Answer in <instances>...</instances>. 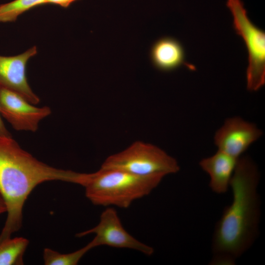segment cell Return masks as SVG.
I'll list each match as a JSON object with an SVG mask.
<instances>
[{
	"instance_id": "6da1fadb",
	"label": "cell",
	"mask_w": 265,
	"mask_h": 265,
	"mask_svg": "<svg viewBox=\"0 0 265 265\" xmlns=\"http://www.w3.org/2000/svg\"><path fill=\"white\" fill-rule=\"evenodd\" d=\"M259 181L254 162L247 156L239 157L230 182L233 200L214 231L212 265H234L256 239L260 216Z\"/></svg>"
},
{
	"instance_id": "7a4b0ae2",
	"label": "cell",
	"mask_w": 265,
	"mask_h": 265,
	"mask_svg": "<svg viewBox=\"0 0 265 265\" xmlns=\"http://www.w3.org/2000/svg\"><path fill=\"white\" fill-rule=\"evenodd\" d=\"M85 177V173L51 166L23 149L12 136H0V191L7 213L0 241L21 229L24 206L36 186L51 181L81 186Z\"/></svg>"
},
{
	"instance_id": "3957f363",
	"label": "cell",
	"mask_w": 265,
	"mask_h": 265,
	"mask_svg": "<svg viewBox=\"0 0 265 265\" xmlns=\"http://www.w3.org/2000/svg\"><path fill=\"white\" fill-rule=\"evenodd\" d=\"M162 174L138 176L114 169L88 173L83 186L86 197L95 205L127 208L149 194L159 184Z\"/></svg>"
},
{
	"instance_id": "277c9868",
	"label": "cell",
	"mask_w": 265,
	"mask_h": 265,
	"mask_svg": "<svg viewBox=\"0 0 265 265\" xmlns=\"http://www.w3.org/2000/svg\"><path fill=\"white\" fill-rule=\"evenodd\" d=\"M138 176L176 173L180 169L176 159L152 144L137 141L124 150L107 157L101 167Z\"/></svg>"
},
{
	"instance_id": "5b68a950",
	"label": "cell",
	"mask_w": 265,
	"mask_h": 265,
	"mask_svg": "<svg viewBox=\"0 0 265 265\" xmlns=\"http://www.w3.org/2000/svg\"><path fill=\"white\" fill-rule=\"evenodd\" d=\"M226 5L233 17L234 28L248 51L247 88L257 91L265 83V33L250 20L241 0H227Z\"/></svg>"
},
{
	"instance_id": "8992f818",
	"label": "cell",
	"mask_w": 265,
	"mask_h": 265,
	"mask_svg": "<svg viewBox=\"0 0 265 265\" xmlns=\"http://www.w3.org/2000/svg\"><path fill=\"white\" fill-rule=\"evenodd\" d=\"M94 234L90 241L93 247L107 245L119 248H128L137 250L150 256L154 253L153 247L134 238L124 228L116 211L113 208L106 209L100 216L98 224L88 230L79 233L77 237Z\"/></svg>"
},
{
	"instance_id": "52a82bcc",
	"label": "cell",
	"mask_w": 265,
	"mask_h": 265,
	"mask_svg": "<svg viewBox=\"0 0 265 265\" xmlns=\"http://www.w3.org/2000/svg\"><path fill=\"white\" fill-rule=\"evenodd\" d=\"M0 113L15 130L35 132L51 109L37 107L16 92L0 87Z\"/></svg>"
},
{
	"instance_id": "ba28073f",
	"label": "cell",
	"mask_w": 265,
	"mask_h": 265,
	"mask_svg": "<svg viewBox=\"0 0 265 265\" xmlns=\"http://www.w3.org/2000/svg\"><path fill=\"white\" fill-rule=\"evenodd\" d=\"M262 133L255 124L239 117H231L216 131L214 143L218 150L238 159Z\"/></svg>"
},
{
	"instance_id": "9c48e42d",
	"label": "cell",
	"mask_w": 265,
	"mask_h": 265,
	"mask_svg": "<svg viewBox=\"0 0 265 265\" xmlns=\"http://www.w3.org/2000/svg\"><path fill=\"white\" fill-rule=\"evenodd\" d=\"M37 53V48L33 46L18 55H0V87L16 92L34 105L40 99L28 83L26 67L28 60Z\"/></svg>"
},
{
	"instance_id": "30bf717a",
	"label": "cell",
	"mask_w": 265,
	"mask_h": 265,
	"mask_svg": "<svg viewBox=\"0 0 265 265\" xmlns=\"http://www.w3.org/2000/svg\"><path fill=\"white\" fill-rule=\"evenodd\" d=\"M238 160L218 150L213 155L200 161V167L210 177L209 186L214 192L223 194L228 191Z\"/></svg>"
},
{
	"instance_id": "8fae6325",
	"label": "cell",
	"mask_w": 265,
	"mask_h": 265,
	"mask_svg": "<svg viewBox=\"0 0 265 265\" xmlns=\"http://www.w3.org/2000/svg\"><path fill=\"white\" fill-rule=\"evenodd\" d=\"M150 56L156 68L162 71H170L186 64L182 45L171 37H163L157 41L152 47Z\"/></svg>"
},
{
	"instance_id": "7c38bea8",
	"label": "cell",
	"mask_w": 265,
	"mask_h": 265,
	"mask_svg": "<svg viewBox=\"0 0 265 265\" xmlns=\"http://www.w3.org/2000/svg\"><path fill=\"white\" fill-rule=\"evenodd\" d=\"M29 244L23 237L11 238L0 241V265H21Z\"/></svg>"
},
{
	"instance_id": "4fadbf2b",
	"label": "cell",
	"mask_w": 265,
	"mask_h": 265,
	"mask_svg": "<svg viewBox=\"0 0 265 265\" xmlns=\"http://www.w3.org/2000/svg\"><path fill=\"white\" fill-rule=\"evenodd\" d=\"M46 4V0H14L0 4V23L16 21L19 16L35 7Z\"/></svg>"
},
{
	"instance_id": "5bb4252c",
	"label": "cell",
	"mask_w": 265,
	"mask_h": 265,
	"mask_svg": "<svg viewBox=\"0 0 265 265\" xmlns=\"http://www.w3.org/2000/svg\"><path fill=\"white\" fill-rule=\"evenodd\" d=\"M93 248L91 242L76 251L67 254L45 248L43 251L44 263L46 265H76L82 257Z\"/></svg>"
},
{
	"instance_id": "9a60e30c",
	"label": "cell",
	"mask_w": 265,
	"mask_h": 265,
	"mask_svg": "<svg viewBox=\"0 0 265 265\" xmlns=\"http://www.w3.org/2000/svg\"><path fill=\"white\" fill-rule=\"evenodd\" d=\"M76 0H46V4H54L61 7L67 8Z\"/></svg>"
},
{
	"instance_id": "2e32d148",
	"label": "cell",
	"mask_w": 265,
	"mask_h": 265,
	"mask_svg": "<svg viewBox=\"0 0 265 265\" xmlns=\"http://www.w3.org/2000/svg\"><path fill=\"white\" fill-rule=\"evenodd\" d=\"M0 136H12L10 132L7 130L1 119L0 113Z\"/></svg>"
},
{
	"instance_id": "e0dca14e",
	"label": "cell",
	"mask_w": 265,
	"mask_h": 265,
	"mask_svg": "<svg viewBox=\"0 0 265 265\" xmlns=\"http://www.w3.org/2000/svg\"><path fill=\"white\" fill-rule=\"evenodd\" d=\"M7 212V206L4 198L0 191V214Z\"/></svg>"
}]
</instances>
